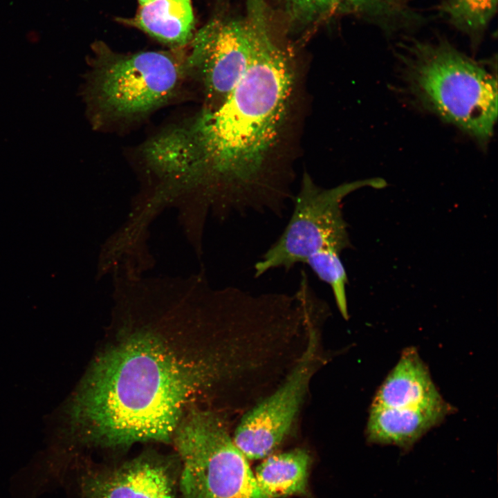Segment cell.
<instances>
[{
	"label": "cell",
	"mask_w": 498,
	"mask_h": 498,
	"mask_svg": "<svg viewBox=\"0 0 498 498\" xmlns=\"http://www.w3.org/2000/svg\"><path fill=\"white\" fill-rule=\"evenodd\" d=\"M247 19L253 48L240 81L219 105L172 130L182 177L207 187L221 217L248 212L281 216L288 199L268 182L266 160L287 113L294 71L274 38L266 9L252 8Z\"/></svg>",
	"instance_id": "obj_1"
},
{
	"label": "cell",
	"mask_w": 498,
	"mask_h": 498,
	"mask_svg": "<svg viewBox=\"0 0 498 498\" xmlns=\"http://www.w3.org/2000/svg\"><path fill=\"white\" fill-rule=\"evenodd\" d=\"M213 371L151 335L126 340L100 358L80 394L87 438L109 446L169 440Z\"/></svg>",
	"instance_id": "obj_2"
},
{
	"label": "cell",
	"mask_w": 498,
	"mask_h": 498,
	"mask_svg": "<svg viewBox=\"0 0 498 498\" xmlns=\"http://www.w3.org/2000/svg\"><path fill=\"white\" fill-rule=\"evenodd\" d=\"M398 49L404 82L416 102L486 145L497 118L492 64L473 59L443 38H409Z\"/></svg>",
	"instance_id": "obj_3"
},
{
	"label": "cell",
	"mask_w": 498,
	"mask_h": 498,
	"mask_svg": "<svg viewBox=\"0 0 498 498\" xmlns=\"http://www.w3.org/2000/svg\"><path fill=\"white\" fill-rule=\"evenodd\" d=\"M174 437L182 463L178 488L183 498H268L248 459L215 414L192 413L180 423Z\"/></svg>",
	"instance_id": "obj_4"
},
{
	"label": "cell",
	"mask_w": 498,
	"mask_h": 498,
	"mask_svg": "<svg viewBox=\"0 0 498 498\" xmlns=\"http://www.w3.org/2000/svg\"><path fill=\"white\" fill-rule=\"evenodd\" d=\"M385 186V181L375 178L323 188L305 174L299 192L293 199L291 217L277 240L255 264V277H261L275 268L289 270L322 250L341 254L351 246L342 213V200L361 187L380 189Z\"/></svg>",
	"instance_id": "obj_5"
},
{
	"label": "cell",
	"mask_w": 498,
	"mask_h": 498,
	"mask_svg": "<svg viewBox=\"0 0 498 498\" xmlns=\"http://www.w3.org/2000/svg\"><path fill=\"white\" fill-rule=\"evenodd\" d=\"M187 72L186 57L172 52L110 53L95 69L92 98L105 120L136 119L170 100Z\"/></svg>",
	"instance_id": "obj_6"
},
{
	"label": "cell",
	"mask_w": 498,
	"mask_h": 498,
	"mask_svg": "<svg viewBox=\"0 0 498 498\" xmlns=\"http://www.w3.org/2000/svg\"><path fill=\"white\" fill-rule=\"evenodd\" d=\"M313 312L306 314L307 347L283 384L245 414L235 430L233 441L248 459L267 456L288 433L299 412L315 371L317 336Z\"/></svg>",
	"instance_id": "obj_7"
},
{
	"label": "cell",
	"mask_w": 498,
	"mask_h": 498,
	"mask_svg": "<svg viewBox=\"0 0 498 498\" xmlns=\"http://www.w3.org/2000/svg\"><path fill=\"white\" fill-rule=\"evenodd\" d=\"M187 72L199 77L209 102L219 105L235 87L252 59L253 38L246 17L215 18L191 40Z\"/></svg>",
	"instance_id": "obj_8"
},
{
	"label": "cell",
	"mask_w": 498,
	"mask_h": 498,
	"mask_svg": "<svg viewBox=\"0 0 498 498\" xmlns=\"http://www.w3.org/2000/svg\"><path fill=\"white\" fill-rule=\"evenodd\" d=\"M179 470L155 455H142L119 466L86 474L82 498H177Z\"/></svg>",
	"instance_id": "obj_9"
},
{
	"label": "cell",
	"mask_w": 498,
	"mask_h": 498,
	"mask_svg": "<svg viewBox=\"0 0 498 498\" xmlns=\"http://www.w3.org/2000/svg\"><path fill=\"white\" fill-rule=\"evenodd\" d=\"M372 405L393 408H437L448 405L436 389L415 349H405L378 389Z\"/></svg>",
	"instance_id": "obj_10"
},
{
	"label": "cell",
	"mask_w": 498,
	"mask_h": 498,
	"mask_svg": "<svg viewBox=\"0 0 498 498\" xmlns=\"http://www.w3.org/2000/svg\"><path fill=\"white\" fill-rule=\"evenodd\" d=\"M452 410L437 408H393L371 406L366 436L371 443L394 445L409 450Z\"/></svg>",
	"instance_id": "obj_11"
},
{
	"label": "cell",
	"mask_w": 498,
	"mask_h": 498,
	"mask_svg": "<svg viewBox=\"0 0 498 498\" xmlns=\"http://www.w3.org/2000/svg\"><path fill=\"white\" fill-rule=\"evenodd\" d=\"M129 23L160 42L183 46L193 37L194 17L191 0H150L140 5Z\"/></svg>",
	"instance_id": "obj_12"
},
{
	"label": "cell",
	"mask_w": 498,
	"mask_h": 498,
	"mask_svg": "<svg viewBox=\"0 0 498 498\" xmlns=\"http://www.w3.org/2000/svg\"><path fill=\"white\" fill-rule=\"evenodd\" d=\"M310 456L304 449L269 456L256 468L258 486L268 498H281L304 493Z\"/></svg>",
	"instance_id": "obj_13"
},
{
	"label": "cell",
	"mask_w": 498,
	"mask_h": 498,
	"mask_svg": "<svg viewBox=\"0 0 498 498\" xmlns=\"http://www.w3.org/2000/svg\"><path fill=\"white\" fill-rule=\"evenodd\" d=\"M416 0H344L346 8L387 36L420 28L427 19L414 6Z\"/></svg>",
	"instance_id": "obj_14"
},
{
	"label": "cell",
	"mask_w": 498,
	"mask_h": 498,
	"mask_svg": "<svg viewBox=\"0 0 498 498\" xmlns=\"http://www.w3.org/2000/svg\"><path fill=\"white\" fill-rule=\"evenodd\" d=\"M436 10L440 17L466 36L476 48L497 13V0H443Z\"/></svg>",
	"instance_id": "obj_15"
},
{
	"label": "cell",
	"mask_w": 498,
	"mask_h": 498,
	"mask_svg": "<svg viewBox=\"0 0 498 498\" xmlns=\"http://www.w3.org/2000/svg\"><path fill=\"white\" fill-rule=\"evenodd\" d=\"M304 264L311 268L320 280L331 287L339 311L347 320L346 285L348 278L340 254L333 250H322L309 257Z\"/></svg>",
	"instance_id": "obj_16"
},
{
	"label": "cell",
	"mask_w": 498,
	"mask_h": 498,
	"mask_svg": "<svg viewBox=\"0 0 498 498\" xmlns=\"http://www.w3.org/2000/svg\"><path fill=\"white\" fill-rule=\"evenodd\" d=\"M293 24L306 26L331 17L342 0H280Z\"/></svg>",
	"instance_id": "obj_17"
},
{
	"label": "cell",
	"mask_w": 498,
	"mask_h": 498,
	"mask_svg": "<svg viewBox=\"0 0 498 498\" xmlns=\"http://www.w3.org/2000/svg\"><path fill=\"white\" fill-rule=\"evenodd\" d=\"M138 2H139V4L141 5V4H143V3L147 2V1H150V0H138Z\"/></svg>",
	"instance_id": "obj_18"
}]
</instances>
